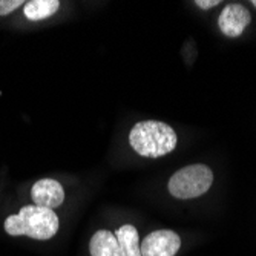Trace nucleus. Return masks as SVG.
Listing matches in <instances>:
<instances>
[{"label": "nucleus", "instance_id": "9", "mask_svg": "<svg viewBox=\"0 0 256 256\" xmlns=\"http://www.w3.org/2000/svg\"><path fill=\"white\" fill-rule=\"evenodd\" d=\"M60 8L58 0H31V2L25 4V17L32 22L44 20L51 16H54Z\"/></svg>", "mask_w": 256, "mask_h": 256}, {"label": "nucleus", "instance_id": "1", "mask_svg": "<svg viewBox=\"0 0 256 256\" xmlns=\"http://www.w3.org/2000/svg\"><path fill=\"white\" fill-rule=\"evenodd\" d=\"M58 216L54 210L38 206H25L5 220V232L11 236H28L38 241L52 238L58 232Z\"/></svg>", "mask_w": 256, "mask_h": 256}, {"label": "nucleus", "instance_id": "12", "mask_svg": "<svg viewBox=\"0 0 256 256\" xmlns=\"http://www.w3.org/2000/svg\"><path fill=\"white\" fill-rule=\"evenodd\" d=\"M252 5H254V8H256V0H253V2H252Z\"/></svg>", "mask_w": 256, "mask_h": 256}, {"label": "nucleus", "instance_id": "3", "mask_svg": "<svg viewBox=\"0 0 256 256\" xmlns=\"http://www.w3.org/2000/svg\"><path fill=\"white\" fill-rule=\"evenodd\" d=\"M214 172L206 164H190L176 170L169 180V192L178 200H192L212 188Z\"/></svg>", "mask_w": 256, "mask_h": 256}, {"label": "nucleus", "instance_id": "5", "mask_svg": "<svg viewBox=\"0 0 256 256\" xmlns=\"http://www.w3.org/2000/svg\"><path fill=\"white\" fill-rule=\"evenodd\" d=\"M250 11L241 4H228L221 11L218 18L220 30L227 37H240L244 30L250 25Z\"/></svg>", "mask_w": 256, "mask_h": 256}, {"label": "nucleus", "instance_id": "2", "mask_svg": "<svg viewBox=\"0 0 256 256\" xmlns=\"http://www.w3.org/2000/svg\"><path fill=\"white\" fill-rule=\"evenodd\" d=\"M175 130L162 122L146 120L136 123L129 134L130 148L142 156L160 158L176 148Z\"/></svg>", "mask_w": 256, "mask_h": 256}, {"label": "nucleus", "instance_id": "7", "mask_svg": "<svg viewBox=\"0 0 256 256\" xmlns=\"http://www.w3.org/2000/svg\"><path fill=\"white\" fill-rule=\"evenodd\" d=\"M90 256H122V250L115 234L109 230H98L89 242Z\"/></svg>", "mask_w": 256, "mask_h": 256}, {"label": "nucleus", "instance_id": "6", "mask_svg": "<svg viewBox=\"0 0 256 256\" xmlns=\"http://www.w3.org/2000/svg\"><path fill=\"white\" fill-rule=\"evenodd\" d=\"M31 198L34 201V206L54 210L56 207H60L64 201V189L58 181L52 178H43L32 186Z\"/></svg>", "mask_w": 256, "mask_h": 256}, {"label": "nucleus", "instance_id": "4", "mask_svg": "<svg viewBox=\"0 0 256 256\" xmlns=\"http://www.w3.org/2000/svg\"><path fill=\"white\" fill-rule=\"evenodd\" d=\"M181 247V238L174 230H155L140 244L142 256H175Z\"/></svg>", "mask_w": 256, "mask_h": 256}, {"label": "nucleus", "instance_id": "11", "mask_svg": "<svg viewBox=\"0 0 256 256\" xmlns=\"http://www.w3.org/2000/svg\"><path fill=\"white\" fill-rule=\"evenodd\" d=\"M196 6H200L201 10H208V8H215L220 5V0H196L195 2Z\"/></svg>", "mask_w": 256, "mask_h": 256}, {"label": "nucleus", "instance_id": "10", "mask_svg": "<svg viewBox=\"0 0 256 256\" xmlns=\"http://www.w3.org/2000/svg\"><path fill=\"white\" fill-rule=\"evenodd\" d=\"M23 5L22 0H0V16H8Z\"/></svg>", "mask_w": 256, "mask_h": 256}, {"label": "nucleus", "instance_id": "8", "mask_svg": "<svg viewBox=\"0 0 256 256\" xmlns=\"http://www.w3.org/2000/svg\"><path fill=\"white\" fill-rule=\"evenodd\" d=\"M115 236H117L122 256H142V250H140V244L142 242H140L138 230L135 228V226H122L115 232Z\"/></svg>", "mask_w": 256, "mask_h": 256}]
</instances>
